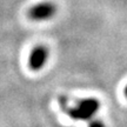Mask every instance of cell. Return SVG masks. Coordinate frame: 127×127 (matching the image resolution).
<instances>
[{
	"mask_svg": "<svg viewBox=\"0 0 127 127\" xmlns=\"http://www.w3.org/2000/svg\"><path fill=\"white\" fill-rule=\"evenodd\" d=\"M125 95H126V96H127V86L125 87Z\"/></svg>",
	"mask_w": 127,
	"mask_h": 127,
	"instance_id": "5b68a950",
	"label": "cell"
},
{
	"mask_svg": "<svg viewBox=\"0 0 127 127\" xmlns=\"http://www.w3.org/2000/svg\"><path fill=\"white\" fill-rule=\"evenodd\" d=\"M55 12H57V6L53 2L46 1V2L38 4L30 8L27 15L33 21H44V20L52 18L55 14Z\"/></svg>",
	"mask_w": 127,
	"mask_h": 127,
	"instance_id": "7a4b0ae2",
	"label": "cell"
},
{
	"mask_svg": "<svg viewBox=\"0 0 127 127\" xmlns=\"http://www.w3.org/2000/svg\"><path fill=\"white\" fill-rule=\"evenodd\" d=\"M47 59H48V48L44 45L36 46L32 51L30 57V68L33 71H39L44 67Z\"/></svg>",
	"mask_w": 127,
	"mask_h": 127,
	"instance_id": "3957f363",
	"label": "cell"
},
{
	"mask_svg": "<svg viewBox=\"0 0 127 127\" xmlns=\"http://www.w3.org/2000/svg\"><path fill=\"white\" fill-rule=\"evenodd\" d=\"M59 104L65 113L75 120H90L100 107V104L95 99L80 100L77 106H68V100L66 96H59Z\"/></svg>",
	"mask_w": 127,
	"mask_h": 127,
	"instance_id": "6da1fadb",
	"label": "cell"
},
{
	"mask_svg": "<svg viewBox=\"0 0 127 127\" xmlns=\"http://www.w3.org/2000/svg\"><path fill=\"white\" fill-rule=\"evenodd\" d=\"M90 127H106L104 123H101L100 120H93L90 123Z\"/></svg>",
	"mask_w": 127,
	"mask_h": 127,
	"instance_id": "277c9868",
	"label": "cell"
}]
</instances>
